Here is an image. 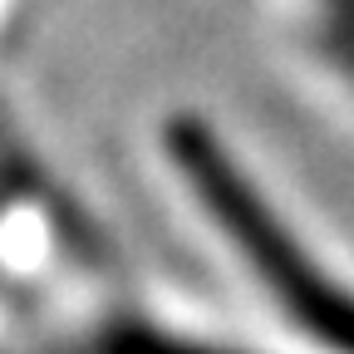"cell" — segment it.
I'll return each mask as SVG.
<instances>
[{"label": "cell", "mask_w": 354, "mask_h": 354, "mask_svg": "<svg viewBox=\"0 0 354 354\" xmlns=\"http://www.w3.org/2000/svg\"><path fill=\"white\" fill-rule=\"evenodd\" d=\"M153 162L187 227L325 354H354V290L320 261L236 138L202 109H167L153 123Z\"/></svg>", "instance_id": "cell-1"}, {"label": "cell", "mask_w": 354, "mask_h": 354, "mask_svg": "<svg viewBox=\"0 0 354 354\" xmlns=\"http://www.w3.org/2000/svg\"><path fill=\"white\" fill-rule=\"evenodd\" d=\"M0 6H6V0H0Z\"/></svg>", "instance_id": "cell-2"}]
</instances>
